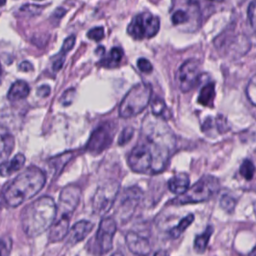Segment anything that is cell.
Here are the masks:
<instances>
[{
  "instance_id": "1",
  "label": "cell",
  "mask_w": 256,
  "mask_h": 256,
  "mask_svg": "<svg viewBox=\"0 0 256 256\" xmlns=\"http://www.w3.org/2000/svg\"><path fill=\"white\" fill-rule=\"evenodd\" d=\"M45 182L44 172L38 167L31 166L8 185L3 194L4 201L9 207H17L35 196L43 188Z\"/></svg>"
},
{
  "instance_id": "2",
  "label": "cell",
  "mask_w": 256,
  "mask_h": 256,
  "mask_svg": "<svg viewBox=\"0 0 256 256\" xmlns=\"http://www.w3.org/2000/svg\"><path fill=\"white\" fill-rule=\"evenodd\" d=\"M56 204L49 196H43L24 208L21 225L25 234L36 237L51 227L56 218Z\"/></svg>"
},
{
  "instance_id": "3",
  "label": "cell",
  "mask_w": 256,
  "mask_h": 256,
  "mask_svg": "<svg viewBox=\"0 0 256 256\" xmlns=\"http://www.w3.org/2000/svg\"><path fill=\"white\" fill-rule=\"evenodd\" d=\"M152 95V87L148 83L134 85L124 96L119 106V115L122 118H130L141 113L149 104Z\"/></svg>"
},
{
  "instance_id": "4",
  "label": "cell",
  "mask_w": 256,
  "mask_h": 256,
  "mask_svg": "<svg viewBox=\"0 0 256 256\" xmlns=\"http://www.w3.org/2000/svg\"><path fill=\"white\" fill-rule=\"evenodd\" d=\"M220 183L218 179L212 175H204L189 187L183 194L178 195L172 203L189 204L207 201L212 198L219 190Z\"/></svg>"
},
{
  "instance_id": "5",
  "label": "cell",
  "mask_w": 256,
  "mask_h": 256,
  "mask_svg": "<svg viewBox=\"0 0 256 256\" xmlns=\"http://www.w3.org/2000/svg\"><path fill=\"white\" fill-rule=\"evenodd\" d=\"M200 5L197 0H172L171 21L175 26L194 31L200 25Z\"/></svg>"
},
{
  "instance_id": "6",
  "label": "cell",
  "mask_w": 256,
  "mask_h": 256,
  "mask_svg": "<svg viewBox=\"0 0 256 256\" xmlns=\"http://www.w3.org/2000/svg\"><path fill=\"white\" fill-rule=\"evenodd\" d=\"M159 28V18L149 12H143L131 20L127 27V32L135 40H143L155 36Z\"/></svg>"
},
{
  "instance_id": "7",
  "label": "cell",
  "mask_w": 256,
  "mask_h": 256,
  "mask_svg": "<svg viewBox=\"0 0 256 256\" xmlns=\"http://www.w3.org/2000/svg\"><path fill=\"white\" fill-rule=\"evenodd\" d=\"M120 185L115 180H110L100 185L92 198V209L97 215L106 214L116 202Z\"/></svg>"
},
{
  "instance_id": "8",
  "label": "cell",
  "mask_w": 256,
  "mask_h": 256,
  "mask_svg": "<svg viewBox=\"0 0 256 256\" xmlns=\"http://www.w3.org/2000/svg\"><path fill=\"white\" fill-rule=\"evenodd\" d=\"M81 196V190L76 185H68L62 189L58 205H56V218L58 219H67L70 220L74 210L76 209Z\"/></svg>"
},
{
  "instance_id": "9",
  "label": "cell",
  "mask_w": 256,
  "mask_h": 256,
  "mask_svg": "<svg viewBox=\"0 0 256 256\" xmlns=\"http://www.w3.org/2000/svg\"><path fill=\"white\" fill-rule=\"evenodd\" d=\"M141 197L142 191L136 186L129 187L123 191L116 203V215L121 223L127 222L131 218Z\"/></svg>"
},
{
  "instance_id": "10",
  "label": "cell",
  "mask_w": 256,
  "mask_h": 256,
  "mask_svg": "<svg viewBox=\"0 0 256 256\" xmlns=\"http://www.w3.org/2000/svg\"><path fill=\"white\" fill-rule=\"evenodd\" d=\"M200 79V64L195 59L185 61L176 73V81L182 92L193 89Z\"/></svg>"
},
{
  "instance_id": "11",
  "label": "cell",
  "mask_w": 256,
  "mask_h": 256,
  "mask_svg": "<svg viewBox=\"0 0 256 256\" xmlns=\"http://www.w3.org/2000/svg\"><path fill=\"white\" fill-rule=\"evenodd\" d=\"M114 131L115 127L111 123H103L99 125L92 132L87 142L86 150L91 153L98 154L108 148L112 142Z\"/></svg>"
},
{
  "instance_id": "12",
  "label": "cell",
  "mask_w": 256,
  "mask_h": 256,
  "mask_svg": "<svg viewBox=\"0 0 256 256\" xmlns=\"http://www.w3.org/2000/svg\"><path fill=\"white\" fill-rule=\"evenodd\" d=\"M117 231V224L113 217L101 220L95 236V244L100 254L109 252L113 246V237Z\"/></svg>"
},
{
  "instance_id": "13",
  "label": "cell",
  "mask_w": 256,
  "mask_h": 256,
  "mask_svg": "<svg viewBox=\"0 0 256 256\" xmlns=\"http://www.w3.org/2000/svg\"><path fill=\"white\" fill-rule=\"evenodd\" d=\"M125 241H126L128 249L136 255L146 256L149 254V252L151 250L149 240L146 237L141 236L140 234H138L134 231H129L126 234Z\"/></svg>"
},
{
  "instance_id": "14",
  "label": "cell",
  "mask_w": 256,
  "mask_h": 256,
  "mask_svg": "<svg viewBox=\"0 0 256 256\" xmlns=\"http://www.w3.org/2000/svg\"><path fill=\"white\" fill-rule=\"evenodd\" d=\"M202 130L209 136H215L225 133L228 130V124L226 119L221 115L217 117H207L202 124Z\"/></svg>"
},
{
  "instance_id": "15",
  "label": "cell",
  "mask_w": 256,
  "mask_h": 256,
  "mask_svg": "<svg viewBox=\"0 0 256 256\" xmlns=\"http://www.w3.org/2000/svg\"><path fill=\"white\" fill-rule=\"evenodd\" d=\"M93 229V223L87 220H80L73 225L68 232V242L75 244L82 241Z\"/></svg>"
},
{
  "instance_id": "16",
  "label": "cell",
  "mask_w": 256,
  "mask_h": 256,
  "mask_svg": "<svg viewBox=\"0 0 256 256\" xmlns=\"http://www.w3.org/2000/svg\"><path fill=\"white\" fill-rule=\"evenodd\" d=\"M189 185H190L189 176L183 172L175 174L168 181L169 190L176 195L183 194L189 188Z\"/></svg>"
},
{
  "instance_id": "17",
  "label": "cell",
  "mask_w": 256,
  "mask_h": 256,
  "mask_svg": "<svg viewBox=\"0 0 256 256\" xmlns=\"http://www.w3.org/2000/svg\"><path fill=\"white\" fill-rule=\"evenodd\" d=\"M69 223H70V220H67V219L54 220L53 224L50 227L49 241L58 242L64 239L69 232Z\"/></svg>"
},
{
  "instance_id": "18",
  "label": "cell",
  "mask_w": 256,
  "mask_h": 256,
  "mask_svg": "<svg viewBox=\"0 0 256 256\" xmlns=\"http://www.w3.org/2000/svg\"><path fill=\"white\" fill-rule=\"evenodd\" d=\"M25 163V156L21 153L16 154L12 159L0 165V175L3 177L10 176L12 173L19 171Z\"/></svg>"
},
{
  "instance_id": "19",
  "label": "cell",
  "mask_w": 256,
  "mask_h": 256,
  "mask_svg": "<svg viewBox=\"0 0 256 256\" xmlns=\"http://www.w3.org/2000/svg\"><path fill=\"white\" fill-rule=\"evenodd\" d=\"M29 92H30L29 85L23 80H17L11 85L7 94V98L10 101L22 100L28 96Z\"/></svg>"
},
{
  "instance_id": "20",
  "label": "cell",
  "mask_w": 256,
  "mask_h": 256,
  "mask_svg": "<svg viewBox=\"0 0 256 256\" xmlns=\"http://www.w3.org/2000/svg\"><path fill=\"white\" fill-rule=\"evenodd\" d=\"M74 44H75V36L74 35H71L65 39V41L63 42L61 51L54 57V59L52 61L53 71L57 72L58 70H60L62 68L63 63L65 61V55L73 48Z\"/></svg>"
},
{
  "instance_id": "21",
  "label": "cell",
  "mask_w": 256,
  "mask_h": 256,
  "mask_svg": "<svg viewBox=\"0 0 256 256\" xmlns=\"http://www.w3.org/2000/svg\"><path fill=\"white\" fill-rule=\"evenodd\" d=\"M14 140L9 131L0 125V158L7 156L13 150Z\"/></svg>"
},
{
  "instance_id": "22",
  "label": "cell",
  "mask_w": 256,
  "mask_h": 256,
  "mask_svg": "<svg viewBox=\"0 0 256 256\" xmlns=\"http://www.w3.org/2000/svg\"><path fill=\"white\" fill-rule=\"evenodd\" d=\"M215 98V85L214 83H207L204 85L199 93L198 96V103L203 106L212 107Z\"/></svg>"
},
{
  "instance_id": "23",
  "label": "cell",
  "mask_w": 256,
  "mask_h": 256,
  "mask_svg": "<svg viewBox=\"0 0 256 256\" xmlns=\"http://www.w3.org/2000/svg\"><path fill=\"white\" fill-rule=\"evenodd\" d=\"M212 233H213V227L211 225H209L206 227L204 232H202L201 234H198L196 236V238L194 240V249L197 253L205 252Z\"/></svg>"
},
{
  "instance_id": "24",
  "label": "cell",
  "mask_w": 256,
  "mask_h": 256,
  "mask_svg": "<svg viewBox=\"0 0 256 256\" xmlns=\"http://www.w3.org/2000/svg\"><path fill=\"white\" fill-rule=\"evenodd\" d=\"M122 56H123L122 49H120L119 47H113L110 50V52L108 53V55L106 57H104L99 62V64L101 66H104V67H107V68L116 67L120 63V61L122 59Z\"/></svg>"
},
{
  "instance_id": "25",
  "label": "cell",
  "mask_w": 256,
  "mask_h": 256,
  "mask_svg": "<svg viewBox=\"0 0 256 256\" xmlns=\"http://www.w3.org/2000/svg\"><path fill=\"white\" fill-rule=\"evenodd\" d=\"M151 112L154 116L161 118L163 120H167L171 116L170 111H169L168 107L166 106L165 102L161 98H158V97H156L151 103Z\"/></svg>"
},
{
  "instance_id": "26",
  "label": "cell",
  "mask_w": 256,
  "mask_h": 256,
  "mask_svg": "<svg viewBox=\"0 0 256 256\" xmlns=\"http://www.w3.org/2000/svg\"><path fill=\"white\" fill-rule=\"evenodd\" d=\"M194 221V215L193 214H188L184 218H182L177 225H175L171 230H170V236L172 238H178L181 236V234L187 229V227L192 224Z\"/></svg>"
},
{
  "instance_id": "27",
  "label": "cell",
  "mask_w": 256,
  "mask_h": 256,
  "mask_svg": "<svg viewBox=\"0 0 256 256\" xmlns=\"http://www.w3.org/2000/svg\"><path fill=\"white\" fill-rule=\"evenodd\" d=\"M72 153L70 152H67V153H64V154H61L53 159L50 160L51 164L50 166L53 168V170L56 172V173H59L62 168L65 166V164L72 158Z\"/></svg>"
},
{
  "instance_id": "28",
  "label": "cell",
  "mask_w": 256,
  "mask_h": 256,
  "mask_svg": "<svg viewBox=\"0 0 256 256\" xmlns=\"http://www.w3.org/2000/svg\"><path fill=\"white\" fill-rule=\"evenodd\" d=\"M254 172H255V166H254L253 162L249 159H245L242 162V164L240 165V168H239L240 175L244 179L250 180V179H252V177L254 175Z\"/></svg>"
},
{
  "instance_id": "29",
  "label": "cell",
  "mask_w": 256,
  "mask_h": 256,
  "mask_svg": "<svg viewBox=\"0 0 256 256\" xmlns=\"http://www.w3.org/2000/svg\"><path fill=\"white\" fill-rule=\"evenodd\" d=\"M12 243V239L9 236L0 237V256H10Z\"/></svg>"
},
{
  "instance_id": "30",
  "label": "cell",
  "mask_w": 256,
  "mask_h": 256,
  "mask_svg": "<svg viewBox=\"0 0 256 256\" xmlns=\"http://www.w3.org/2000/svg\"><path fill=\"white\" fill-rule=\"evenodd\" d=\"M246 95L249 101L256 106V74L250 79L247 88H246Z\"/></svg>"
},
{
  "instance_id": "31",
  "label": "cell",
  "mask_w": 256,
  "mask_h": 256,
  "mask_svg": "<svg viewBox=\"0 0 256 256\" xmlns=\"http://www.w3.org/2000/svg\"><path fill=\"white\" fill-rule=\"evenodd\" d=\"M87 37L98 42L104 38V29L102 27H94L87 32Z\"/></svg>"
},
{
  "instance_id": "32",
  "label": "cell",
  "mask_w": 256,
  "mask_h": 256,
  "mask_svg": "<svg viewBox=\"0 0 256 256\" xmlns=\"http://www.w3.org/2000/svg\"><path fill=\"white\" fill-rule=\"evenodd\" d=\"M220 205L224 210L231 212L235 207V200L231 196L224 195V196H222V198L220 200Z\"/></svg>"
},
{
  "instance_id": "33",
  "label": "cell",
  "mask_w": 256,
  "mask_h": 256,
  "mask_svg": "<svg viewBox=\"0 0 256 256\" xmlns=\"http://www.w3.org/2000/svg\"><path fill=\"white\" fill-rule=\"evenodd\" d=\"M75 92H76V91H75L74 88H71V89L66 90V91L62 94V97L60 98L61 104L64 105V106L70 105V104L73 102L74 98H75Z\"/></svg>"
},
{
  "instance_id": "34",
  "label": "cell",
  "mask_w": 256,
  "mask_h": 256,
  "mask_svg": "<svg viewBox=\"0 0 256 256\" xmlns=\"http://www.w3.org/2000/svg\"><path fill=\"white\" fill-rule=\"evenodd\" d=\"M133 133H134L133 128H131V127L125 128V129L121 132V134H120V136H119V138H118V143H119V145H124V144L128 143V142L130 141V139L132 138Z\"/></svg>"
},
{
  "instance_id": "35",
  "label": "cell",
  "mask_w": 256,
  "mask_h": 256,
  "mask_svg": "<svg viewBox=\"0 0 256 256\" xmlns=\"http://www.w3.org/2000/svg\"><path fill=\"white\" fill-rule=\"evenodd\" d=\"M248 18L252 28L256 31V0H253L248 7Z\"/></svg>"
},
{
  "instance_id": "36",
  "label": "cell",
  "mask_w": 256,
  "mask_h": 256,
  "mask_svg": "<svg viewBox=\"0 0 256 256\" xmlns=\"http://www.w3.org/2000/svg\"><path fill=\"white\" fill-rule=\"evenodd\" d=\"M137 66L140 69V71H142L144 73H150L153 70V67H152L151 63L147 59H145V58L138 59Z\"/></svg>"
},
{
  "instance_id": "37",
  "label": "cell",
  "mask_w": 256,
  "mask_h": 256,
  "mask_svg": "<svg viewBox=\"0 0 256 256\" xmlns=\"http://www.w3.org/2000/svg\"><path fill=\"white\" fill-rule=\"evenodd\" d=\"M22 12H26V13H31V11H33L35 14H38L41 11V7L40 6H35V5H24L21 7L20 9Z\"/></svg>"
},
{
  "instance_id": "38",
  "label": "cell",
  "mask_w": 256,
  "mask_h": 256,
  "mask_svg": "<svg viewBox=\"0 0 256 256\" xmlns=\"http://www.w3.org/2000/svg\"><path fill=\"white\" fill-rule=\"evenodd\" d=\"M37 94L40 97H47L50 94V87L48 85H42L37 89Z\"/></svg>"
},
{
  "instance_id": "39",
  "label": "cell",
  "mask_w": 256,
  "mask_h": 256,
  "mask_svg": "<svg viewBox=\"0 0 256 256\" xmlns=\"http://www.w3.org/2000/svg\"><path fill=\"white\" fill-rule=\"evenodd\" d=\"M19 69H20L21 71L28 72V71L33 70V66H32V64H31L30 62H28V61H23V62H21V63H20V65H19Z\"/></svg>"
},
{
  "instance_id": "40",
  "label": "cell",
  "mask_w": 256,
  "mask_h": 256,
  "mask_svg": "<svg viewBox=\"0 0 256 256\" xmlns=\"http://www.w3.org/2000/svg\"><path fill=\"white\" fill-rule=\"evenodd\" d=\"M104 51H105L104 46H98L97 49H96V51H95V53H96L98 56H102V55L104 54Z\"/></svg>"
},
{
  "instance_id": "41",
  "label": "cell",
  "mask_w": 256,
  "mask_h": 256,
  "mask_svg": "<svg viewBox=\"0 0 256 256\" xmlns=\"http://www.w3.org/2000/svg\"><path fill=\"white\" fill-rule=\"evenodd\" d=\"M154 256H169V255L167 254V252H166V251H164V250H160V251L156 252V253L154 254Z\"/></svg>"
},
{
  "instance_id": "42",
  "label": "cell",
  "mask_w": 256,
  "mask_h": 256,
  "mask_svg": "<svg viewBox=\"0 0 256 256\" xmlns=\"http://www.w3.org/2000/svg\"><path fill=\"white\" fill-rule=\"evenodd\" d=\"M249 256H256V247H254V248H253V250L250 252Z\"/></svg>"
},
{
  "instance_id": "43",
  "label": "cell",
  "mask_w": 256,
  "mask_h": 256,
  "mask_svg": "<svg viewBox=\"0 0 256 256\" xmlns=\"http://www.w3.org/2000/svg\"><path fill=\"white\" fill-rule=\"evenodd\" d=\"M111 256H123V254H122L121 252H115V253H113Z\"/></svg>"
},
{
  "instance_id": "44",
  "label": "cell",
  "mask_w": 256,
  "mask_h": 256,
  "mask_svg": "<svg viewBox=\"0 0 256 256\" xmlns=\"http://www.w3.org/2000/svg\"><path fill=\"white\" fill-rule=\"evenodd\" d=\"M6 3V0H0V7Z\"/></svg>"
},
{
  "instance_id": "45",
  "label": "cell",
  "mask_w": 256,
  "mask_h": 256,
  "mask_svg": "<svg viewBox=\"0 0 256 256\" xmlns=\"http://www.w3.org/2000/svg\"><path fill=\"white\" fill-rule=\"evenodd\" d=\"M1 77H2V72H1V66H0V82H1Z\"/></svg>"
},
{
  "instance_id": "46",
  "label": "cell",
  "mask_w": 256,
  "mask_h": 256,
  "mask_svg": "<svg viewBox=\"0 0 256 256\" xmlns=\"http://www.w3.org/2000/svg\"><path fill=\"white\" fill-rule=\"evenodd\" d=\"M214 1H222V0H214Z\"/></svg>"
},
{
  "instance_id": "47",
  "label": "cell",
  "mask_w": 256,
  "mask_h": 256,
  "mask_svg": "<svg viewBox=\"0 0 256 256\" xmlns=\"http://www.w3.org/2000/svg\"><path fill=\"white\" fill-rule=\"evenodd\" d=\"M39 1H40V0H39Z\"/></svg>"
}]
</instances>
